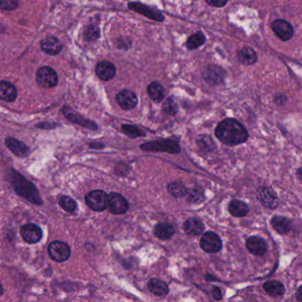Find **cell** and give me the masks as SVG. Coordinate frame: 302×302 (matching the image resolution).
Masks as SVG:
<instances>
[{"instance_id":"23","label":"cell","mask_w":302,"mask_h":302,"mask_svg":"<svg viewBox=\"0 0 302 302\" xmlns=\"http://www.w3.org/2000/svg\"><path fill=\"white\" fill-rule=\"evenodd\" d=\"M224 71L218 67H208V69L204 72L203 77L205 80L211 84H221L224 78Z\"/></svg>"},{"instance_id":"8","label":"cell","mask_w":302,"mask_h":302,"mask_svg":"<svg viewBox=\"0 0 302 302\" xmlns=\"http://www.w3.org/2000/svg\"><path fill=\"white\" fill-rule=\"evenodd\" d=\"M37 82L42 87H55L59 82L57 73L52 67H40L37 72Z\"/></svg>"},{"instance_id":"2","label":"cell","mask_w":302,"mask_h":302,"mask_svg":"<svg viewBox=\"0 0 302 302\" xmlns=\"http://www.w3.org/2000/svg\"><path fill=\"white\" fill-rule=\"evenodd\" d=\"M9 178L17 194L20 195V197L35 205H41L43 203L37 187L31 181L24 178L23 175H20L19 172L11 169Z\"/></svg>"},{"instance_id":"11","label":"cell","mask_w":302,"mask_h":302,"mask_svg":"<svg viewBox=\"0 0 302 302\" xmlns=\"http://www.w3.org/2000/svg\"><path fill=\"white\" fill-rule=\"evenodd\" d=\"M20 235L29 244H36L42 239L43 232L37 225L28 223L20 228Z\"/></svg>"},{"instance_id":"36","label":"cell","mask_w":302,"mask_h":302,"mask_svg":"<svg viewBox=\"0 0 302 302\" xmlns=\"http://www.w3.org/2000/svg\"><path fill=\"white\" fill-rule=\"evenodd\" d=\"M3 10H14L18 7V0H0Z\"/></svg>"},{"instance_id":"10","label":"cell","mask_w":302,"mask_h":302,"mask_svg":"<svg viewBox=\"0 0 302 302\" xmlns=\"http://www.w3.org/2000/svg\"><path fill=\"white\" fill-rule=\"evenodd\" d=\"M272 31L282 41H288L293 36V28L288 21L281 19L275 20L271 24Z\"/></svg>"},{"instance_id":"38","label":"cell","mask_w":302,"mask_h":302,"mask_svg":"<svg viewBox=\"0 0 302 302\" xmlns=\"http://www.w3.org/2000/svg\"><path fill=\"white\" fill-rule=\"evenodd\" d=\"M212 294H213L214 299H216V300L222 299V292H221V290L217 286H214L213 287V289H212Z\"/></svg>"},{"instance_id":"18","label":"cell","mask_w":302,"mask_h":302,"mask_svg":"<svg viewBox=\"0 0 302 302\" xmlns=\"http://www.w3.org/2000/svg\"><path fill=\"white\" fill-rule=\"evenodd\" d=\"M6 144L11 152H13L14 155L19 156V157H26L29 155L30 148L28 147L27 145L22 142L19 141L16 138H7Z\"/></svg>"},{"instance_id":"3","label":"cell","mask_w":302,"mask_h":302,"mask_svg":"<svg viewBox=\"0 0 302 302\" xmlns=\"http://www.w3.org/2000/svg\"><path fill=\"white\" fill-rule=\"evenodd\" d=\"M143 151L166 152L168 154H178L180 153V146L178 142L171 139H161L155 141L147 142L140 145Z\"/></svg>"},{"instance_id":"37","label":"cell","mask_w":302,"mask_h":302,"mask_svg":"<svg viewBox=\"0 0 302 302\" xmlns=\"http://www.w3.org/2000/svg\"><path fill=\"white\" fill-rule=\"evenodd\" d=\"M206 2L211 7H222L228 3V0H206Z\"/></svg>"},{"instance_id":"22","label":"cell","mask_w":302,"mask_h":302,"mask_svg":"<svg viewBox=\"0 0 302 302\" xmlns=\"http://www.w3.org/2000/svg\"><path fill=\"white\" fill-rule=\"evenodd\" d=\"M238 60L245 66H251L257 61V54L252 47L245 46L238 52Z\"/></svg>"},{"instance_id":"31","label":"cell","mask_w":302,"mask_h":302,"mask_svg":"<svg viewBox=\"0 0 302 302\" xmlns=\"http://www.w3.org/2000/svg\"><path fill=\"white\" fill-rule=\"evenodd\" d=\"M187 200L193 204H199L205 199V193L203 189L199 187H195L191 189V191H188L187 193Z\"/></svg>"},{"instance_id":"12","label":"cell","mask_w":302,"mask_h":302,"mask_svg":"<svg viewBox=\"0 0 302 302\" xmlns=\"http://www.w3.org/2000/svg\"><path fill=\"white\" fill-rule=\"evenodd\" d=\"M118 104L124 110H131L138 104V97L130 90H122L116 96Z\"/></svg>"},{"instance_id":"29","label":"cell","mask_w":302,"mask_h":302,"mask_svg":"<svg viewBox=\"0 0 302 302\" xmlns=\"http://www.w3.org/2000/svg\"><path fill=\"white\" fill-rule=\"evenodd\" d=\"M168 191L175 198L184 197L188 193V189L180 182H172L168 185Z\"/></svg>"},{"instance_id":"34","label":"cell","mask_w":302,"mask_h":302,"mask_svg":"<svg viewBox=\"0 0 302 302\" xmlns=\"http://www.w3.org/2000/svg\"><path fill=\"white\" fill-rule=\"evenodd\" d=\"M162 110L168 115H175L178 113V105L172 97H168L163 104Z\"/></svg>"},{"instance_id":"13","label":"cell","mask_w":302,"mask_h":302,"mask_svg":"<svg viewBox=\"0 0 302 302\" xmlns=\"http://www.w3.org/2000/svg\"><path fill=\"white\" fill-rule=\"evenodd\" d=\"M245 245L249 253L255 256H262L265 255L268 248L265 240L258 236H253L246 239Z\"/></svg>"},{"instance_id":"35","label":"cell","mask_w":302,"mask_h":302,"mask_svg":"<svg viewBox=\"0 0 302 302\" xmlns=\"http://www.w3.org/2000/svg\"><path fill=\"white\" fill-rule=\"evenodd\" d=\"M99 36V32L97 28L94 26H90L86 29V33H85V37L88 41H94L97 39V37Z\"/></svg>"},{"instance_id":"19","label":"cell","mask_w":302,"mask_h":302,"mask_svg":"<svg viewBox=\"0 0 302 302\" xmlns=\"http://www.w3.org/2000/svg\"><path fill=\"white\" fill-rule=\"evenodd\" d=\"M270 222L275 232L282 235L289 233L292 229V222L285 216L275 215L274 217H272Z\"/></svg>"},{"instance_id":"1","label":"cell","mask_w":302,"mask_h":302,"mask_svg":"<svg viewBox=\"0 0 302 302\" xmlns=\"http://www.w3.org/2000/svg\"><path fill=\"white\" fill-rule=\"evenodd\" d=\"M215 134L222 144L226 145H238L244 144L248 139V132L238 120L227 118L219 122Z\"/></svg>"},{"instance_id":"6","label":"cell","mask_w":302,"mask_h":302,"mask_svg":"<svg viewBox=\"0 0 302 302\" xmlns=\"http://www.w3.org/2000/svg\"><path fill=\"white\" fill-rule=\"evenodd\" d=\"M200 247L208 254H216L222 249V239L215 232H206L200 239Z\"/></svg>"},{"instance_id":"21","label":"cell","mask_w":302,"mask_h":302,"mask_svg":"<svg viewBox=\"0 0 302 302\" xmlns=\"http://www.w3.org/2000/svg\"><path fill=\"white\" fill-rule=\"evenodd\" d=\"M228 210L234 217H244L248 214L249 207L246 203L239 199H232L229 204Z\"/></svg>"},{"instance_id":"40","label":"cell","mask_w":302,"mask_h":302,"mask_svg":"<svg viewBox=\"0 0 302 302\" xmlns=\"http://www.w3.org/2000/svg\"><path fill=\"white\" fill-rule=\"evenodd\" d=\"M296 298L299 301L302 302V286H299L296 292Z\"/></svg>"},{"instance_id":"39","label":"cell","mask_w":302,"mask_h":302,"mask_svg":"<svg viewBox=\"0 0 302 302\" xmlns=\"http://www.w3.org/2000/svg\"><path fill=\"white\" fill-rule=\"evenodd\" d=\"M275 101L276 104L284 105L286 102V97L283 94L276 95L275 97Z\"/></svg>"},{"instance_id":"9","label":"cell","mask_w":302,"mask_h":302,"mask_svg":"<svg viewBox=\"0 0 302 302\" xmlns=\"http://www.w3.org/2000/svg\"><path fill=\"white\" fill-rule=\"evenodd\" d=\"M108 208L114 215H123L129 210V202L119 193L108 195Z\"/></svg>"},{"instance_id":"28","label":"cell","mask_w":302,"mask_h":302,"mask_svg":"<svg viewBox=\"0 0 302 302\" xmlns=\"http://www.w3.org/2000/svg\"><path fill=\"white\" fill-rule=\"evenodd\" d=\"M205 42V35L202 32H197L189 37L188 40L186 42V46L189 50H195L197 48L200 47Z\"/></svg>"},{"instance_id":"15","label":"cell","mask_w":302,"mask_h":302,"mask_svg":"<svg viewBox=\"0 0 302 302\" xmlns=\"http://www.w3.org/2000/svg\"><path fill=\"white\" fill-rule=\"evenodd\" d=\"M129 7L132 10L138 12L139 14H144V16L150 18L152 20H157V21H163L164 20V16L159 13L158 11H155L153 8L146 7L144 5L139 3H130Z\"/></svg>"},{"instance_id":"14","label":"cell","mask_w":302,"mask_h":302,"mask_svg":"<svg viewBox=\"0 0 302 302\" xmlns=\"http://www.w3.org/2000/svg\"><path fill=\"white\" fill-rule=\"evenodd\" d=\"M115 66L109 61H101L96 67V74L102 80H111L115 77Z\"/></svg>"},{"instance_id":"41","label":"cell","mask_w":302,"mask_h":302,"mask_svg":"<svg viewBox=\"0 0 302 302\" xmlns=\"http://www.w3.org/2000/svg\"><path fill=\"white\" fill-rule=\"evenodd\" d=\"M296 175H297V178L299 179V181L302 182V167H300V168L297 169V171H296Z\"/></svg>"},{"instance_id":"5","label":"cell","mask_w":302,"mask_h":302,"mask_svg":"<svg viewBox=\"0 0 302 302\" xmlns=\"http://www.w3.org/2000/svg\"><path fill=\"white\" fill-rule=\"evenodd\" d=\"M48 254L54 262H66L70 257V247L64 242H52L48 246Z\"/></svg>"},{"instance_id":"32","label":"cell","mask_w":302,"mask_h":302,"mask_svg":"<svg viewBox=\"0 0 302 302\" xmlns=\"http://www.w3.org/2000/svg\"><path fill=\"white\" fill-rule=\"evenodd\" d=\"M59 204L65 211L67 212H74L78 208L77 202H74L73 198L67 196H62L59 202Z\"/></svg>"},{"instance_id":"7","label":"cell","mask_w":302,"mask_h":302,"mask_svg":"<svg viewBox=\"0 0 302 302\" xmlns=\"http://www.w3.org/2000/svg\"><path fill=\"white\" fill-rule=\"evenodd\" d=\"M257 198L264 208L275 209L279 205V197L275 191L268 186H262L257 191Z\"/></svg>"},{"instance_id":"4","label":"cell","mask_w":302,"mask_h":302,"mask_svg":"<svg viewBox=\"0 0 302 302\" xmlns=\"http://www.w3.org/2000/svg\"><path fill=\"white\" fill-rule=\"evenodd\" d=\"M85 202L89 208L94 211H104L108 208V195L104 191H92L85 197Z\"/></svg>"},{"instance_id":"17","label":"cell","mask_w":302,"mask_h":302,"mask_svg":"<svg viewBox=\"0 0 302 302\" xmlns=\"http://www.w3.org/2000/svg\"><path fill=\"white\" fill-rule=\"evenodd\" d=\"M185 232L190 236H199L205 231V225L196 217H191L185 221L184 223Z\"/></svg>"},{"instance_id":"24","label":"cell","mask_w":302,"mask_h":302,"mask_svg":"<svg viewBox=\"0 0 302 302\" xmlns=\"http://www.w3.org/2000/svg\"><path fill=\"white\" fill-rule=\"evenodd\" d=\"M263 289L269 295L272 297H279L285 294L286 289L282 283L278 280H269L263 284Z\"/></svg>"},{"instance_id":"30","label":"cell","mask_w":302,"mask_h":302,"mask_svg":"<svg viewBox=\"0 0 302 302\" xmlns=\"http://www.w3.org/2000/svg\"><path fill=\"white\" fill-rule=\"evenodd\" d=\"M198 147L202 149V151L206 152V153H209V152L214 151L216 145H215V142L212 139L211 137H209L208 135H202L198 138Z\"/></svg>"},{"instance_id":"20","label":"cell","mask_w":302,"mask_h":302,"mask_svg":"<svg viewBox=\"0 0 302 302\" xmlns=\"http://www.w3.org/2000/svg\"><path fill=\"white\" fill-rule=\"evenodd\" d=\"M0 97L7 102H14L17 97V90L14 84L7 81L0 83Z\"/></svg>"},{"instance_id":"33","label":"cell","mask_w":302,"mask_h":302,"mask_svg":"<svg viewBox=\"0 0 302 302\" xmlns=\"http://www.w3.org/2000/svg\"><path fill=\"white\" fill-rule=\"evenodd\" d=\"M122 131L128 135L130 138H138V137H144V133L135 125L124 124L122 125Z\"/></svg>"},{"instance_id":"26","label":"cell","mask_w":302,"mask_h":302,"mask_svg":"<svg viewBox=\"0 0 302 302\" xmlns=\"http://www.w3.org/2000/svg\"><path fill=\"white\" fill-rule=\"evenodd\" d=\"M147 92L153 100L160 103L164 99V87L158 82H153L148 85Z\"/></svg>"},{"instance_id":"16","label":"cell","mask_w":302,"mask_h":302,"mask_svg":"<svg viewBox=\"0 0 302 302\" xmlns=\"http://www.w3.org/2000/svg\"><path fill=\"white\" fill-rule=\"evenodd\" d=\"M41 49L49 55H57L62 50V44L56 37H48L41 41Z\"/></svg>"},{"instance_id":"25","label":"cell","mask_w":302,"mask_h":302,"mask_svg":"<svg viewBox=\"0 0 302 302\" xmlns=\"http://www.w3.org/2000/svg\"><path fill=\"white\" fill-rule=\"evenodd\" d=\"M148 289L156 296H166L169 292L168 285L160 279H151L148 283Z\"/></svg>"},{"instance_id":"27","label":"cell","mask_w":302,"mask_h":302,"mask_svg":"<svg viewBox=\"0 0 302 302\" xmlns=\"http://www.w3.org/2000/svg\"><path fill=\"white\" fill-rule=\"evenodd\" d=\"M155 234L159 239L167 240L175 234V229L169 223H159L155 226Z\"/></svg>"}]
</instances>
